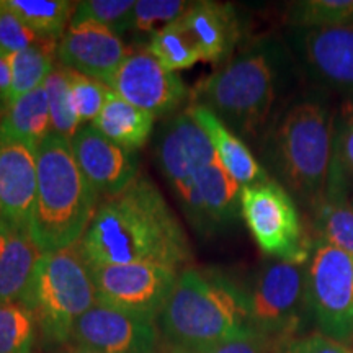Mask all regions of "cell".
I'll use <instances>...</instances> for the list:
<instances>
[{
  "mask_svg": "<svg viewBox=\"0 0 353 353\" xmlns=\"http://www.w3.org/2000/svg\"><path fill=\"white\" fill-rule=\"evenodd\" d=\"M157 165L169 183L187 182L203 167L218 161L205 130L187 110L170 114L156 139Z\"/></svg>",
  "mask_w": 353,
  "mask_h": 353,
  "instance_id": "2e32d148",
  "label": "cell"
},
{
  "mask_svg": "<svg viewBox=\"0 0 353 353\" xmlns=\"http://www.w3.org/2000/svg\"><path fill=\"white\" fill-rule=\"evenodd\" d=\"M130 50L113 30L83 21L69 25L57 44V59L63 68L108 83Z\"/></svg>",
  "mask_w": 353,
  "mask_h": 353,
  "instance_id": "e0dca14e",
  "label": "cell"
},
{
  "mask_svg": "<svg viewBox=\"0 0 353 353\" xmlns=\"http://www.w3.org/2000/svg\"><path fill=\"white\" fill-rule=\"evenodd\" d=\"M37 161L38 190L30 234L43 254H51L82 239L99 206V195L64 136L48 134L38 144Z\"/></svg>",
  "mask_w": 353,
  "mask_h": 353,
  "instance_id": "5b68a950",
  "label": "cell"
},
{
  "mask_svg": "<svg viewBox=\"0 0 353 353\" xmlns=\"http://www.w3.org/2000/svg\"><path fill=\"white\" fill-rule=\"evenodd\" d=\"M288 64L281 44L259 39L198 82L192 103L210 108L241 139L263 136L286 85Z\"/></svg>",
  "mask_w": 353,
  "mask_h": 353,
  "instance_id": "7a4b0ae2",
  "label": "cell"
},
{
  "mask_svg": "<svg viewBox=\"0 0 353 353\" xmlns=\"http://www.w3.org/2000/svg\"><path fill=\"white\" fill-rule=\"evenodd\" d=\"M68 353H97V352H92V350H83V348H76V350L68 352Z\"/></svg>",
  "mask_w": 353,
  "mask_h": 353,
  "instance_id": "ab89813d",
  "label": "cell"
},
{
  "mask_svg": "<svg viewBox=\"0 0 353 353\" xmlns=\"http://www.w3.org/2000/svg\"><path fill=\"white\" fill-rule=\"evenodd\" d=\"M278 347L275 342L250 329L247 332L221 342L218 345L208 348L203 353H276Z\"/></svg>",
  "mask_w": 353,
  "mask_h": 353,
  "instance_id": "d590c367",
  "label": "cell"
},
{
  "mask_svg": "<svg viewBox=\"0 0 353 353\" xmlns=\"http://www.w3.org/2000/svg\"><path fill=\"white\" fill-rule=\"evenodd\" d=\"M159 325L174 347L206 352L252 329L249 296L219 273L187 268L159 314Z\"/></svg>",
  "mask_w": 353,
  "mask_h": 353,
  "instance_id": "277c9868",
  "label": "cell"
},
{
  "mask_svg": "<svg viewBox=\"0 0 353 353\" xmlns=\"http://www.w3.org/2000/svg\"><path fill=\"white\" fill-rule=\"evenodd\" d=\"M12 70H10V56L0 51V113L7 108L8 94H10Z\"/></svg>",
  "mask_w": 353,
  "mask_h": 353,
  "instance_id": "74e56055",
  "label": "cell"
},
{
  "mask_svg": "<svg viewBox=\"0 0 353 353\" xmlns=\"http://www.w3.org/2000/svg\"><path fill=\"white\" fill-rule=\"evenodd\" d=\"M43 87L46 90L48 105H50L52 132L72 139L76 132L81 130L82 123L72 107V101H70L69 82L63 65H56Z\"/></svg>",
  "mask_w": 353,
  "mask_h": 353,
  "instance_id": "4dcf8cb0",
  "label": "cell"
},
{
  "mask_svg": "<svg viewBox=\"0 0 353 353\" xmlns=\"http://www.w3.org/2000/svg\"><path fill=\"white\" fill-rule=\"evenodd\" d=\"M188 112L192 113V117L195 118L198 125L208 134L221 165L229 172V175L241 187L262 183L270 179L268 172L255 159L249 145L236 132L229 130L210 108L198 103H192L188 107Z\"/></svg>",
  "mask_w": 353,
  "mask_h": 353,
  "instance_id": "44dd1931",
  "label": "cell"
},
{
  "mask_svg": "<svg viewBox=\"0 0 353 353\" xmlns=\"http://www.w3.org/2000/svg\"><path fill=\"white\" fill-rule=\"evenodd\" d=\"M352 353H353V352H352Z\"/></svg>",
  "mask_w": 353,
  "mask_h": 353,
  "instance_id": "b9f144b4",
  "label": "cell"
},
{
  "mask_svg": "<svg viewBox=\"0 0 353 353\" xmlns=\"http://www.w3.org/2000/svg\"><path fill=\"white\" fill-rule=\"evenodd\" d=\"M250 325L278 347L293 341L309 314L306 268L281 262L262 268L249 294Z\"/></svg>",
  "mask_w": 353,
  "mask_h": 353,
  "instance_id": "9c48e42d",
  "label": "cell"
},
{
  "mask_svg": "<svg viewBox=\"0 0 353 353\" xmlns=\"http://www.w3.org/2000/svg\"><path fill=\"white\" fill-rule=\"evenodd\" d=\"M56 56L57 44L46 41L33 44V46L10 56L12 83L8 105L43 87L50 74L56 69Z\"/></svg>",
  "mask_w": 353,
  "mask_h": 353,
  "instance_id": "d4e9b609",
  "label": "cell"
},
{
  "mask_svg": "<svg viewBox=\"0 0 353 353\" xmlns=\"http://www.w3.org/2000/svg\"><path fill=\"white\" fill-rule=\"evenodd\" d=\"M41 257L28 229L0 221V304H21Z\"/></svg>",
  "mask_w": 353,
  "mask_h": 353,
  "instance_id": "ffe728a7",
  "label": "cell"
},
{
  "mask_svg": "<svg viewBox=\"0 0 353 353\" xmlns=\"http://www.w3.org/2000/svg\"><path fill=\"white\" fill-rule=\"evenodd\" d=\"M97 299L105 306L156 319L175 288L176 268L157 263L90 267Z\"/></svg>",
  "mask_w": 353,
  "mask_h": 353,
  "instance_id": "30bf717a",
  "label": "cell"
},
{
  "mask_svg": "<svg viewBox=\"0 0 353 353\" xmlns=\"http://www.w3.org/2000/svg\"><path fill=\"white\" fill-rule=\"evenodd\" d=\"M353 185V99L342 103L332 120V156L325 192L348 195Z\"/></svg>",
  "mask_w": 353,
  "mask_h": 353,
  "instance_id": "4316f807",
  "label": "cell"
},
{
  "mask_svg": "<svg viewBox=\"0 0 353 353\" xmlns=\"http://www.w3.org/2000/svg\"><path fill=\"white\" fill-rule=\"evenodd\" d=\"M241 216L263 254L288 263L307 262L312 242L307 239L293 196L276 180L242 187Z\"/></svg>",
  "mask_w": 353,
  "mask_h": 353,
  "instance_id": "52a82bcc",
  "label": "cell"
},
{
  "mask_svg": "<svg viewBox=\"0 0 353 353\" xmlns=\"http://www.w3.org/2000/svg\"><path fill=\"white\" fill-rule=\"evenodd\" d=\"M332 120L324 101L304 97L278 114L262 138V157L275 176L273 180L311 213L325 195Z\"/></svg>",
  "mask_w": 353,
  "mask_h": 353,
  "instance_id": "3957f363",
  "label": "cell"
},
{
  "mask_svg": "<svg viewBox=\"0 0 353 353\" xmlns=\"http://www.w3.org/2000/svg\"><path fill=\"white\" fill-rule=\"evenodd\" d=\"M132 7H134L132 0H82L76 2L70 25L92 21L107 26L120 37Z\"/></svg>",
  "mask_w": 353,
  "mask_h": 353,
  "instance_id": "836d02e7",
  "label": "cell"
},
{
  "mask_svg": "<svg viewBox=\"0 0 353 353\" xmlns=\"http://www.w3.org/2000/svg\"><path fill=\"white\" fill-rule=\"evenodd\" d=\"M190 6L192 2L183 0H138L128 17L123 33L149 34L151 39L162 28L182 19Z\"/></svg>",
  "mask_w": 353,
  "mask_h": 353,
  "instance_id": "f546056e",
  "label": "cell"
},
{
  "mask_svg": "<svg viewBox=\"0 0 353 353\" xmlns=\"http://www.w3.org/2000/svg\"><path fill=\"white\" fill-rule=\"evenodd\" d=\"M291 28L353 25V0H301L286 8Z\"/></svg>",
  "mask_w": 353,
  "mask_h": 353,
  "instance_id": "f1b7e54d",
  "label": "cell"
},
{
  "mask_svg": "<svg viewBox=\"0 0 353 353\" xmlns=\"http://www.w3.org/2000/svg\"><path fill=\"white\" fill-rule=\"evenodd\" d=\"M312 216L314 231L319 236L317 241L353 257V206L345 193L325 192Z\"/></svg>",
  "mask_w": 353,
  "mask_h": 353,
  "instance_id": "484cf974",
  "label": "cell"
},
{
  "mask_svg": "<svg viewBox=\"0 0 353 353\" xmlns=\"http://www.w3.org/2000/svg\"><path fill=\"white\" fill-rule=\"evenodd\" d=\"M162 353H203V352H198V350H190V348H182V347H174L169 348V350L162 352Z\"/></svg>",
  "mask_w": 353,
  "mask_h": 353,
  "instance_id": "f35d334b",
  "label": "cell"
},
{
  "mask_svg": "<svg viewBox=\"0 0 353 353\" xmlns=\"http://www.w3.org/2000/svg\"><path fill=\"white\" fill-rule=\"evenodd\" d=\"M37 321L21 304H0V353H32Z\"/></svg>",
  "mask_w": 353,
  "mask_h": 353,
  "instance_id": "1f68e13d",
  "label": "cell"
},
{
  "mask_svg": "<svg viewBox=\"0 0 353 353\" xmlns=\"http://www.w3.org/2000/svg\"><path fill=\"white\" fill-rule=\"evenodd\" d=\"M156 118L110 90L108 99L92 126L105 138L130 152L139 151L151 138Z\"/></svg>",
  "mask_w": 353,
  "mask_h": 353,
  "instance_id": "7402d4cb",
  "label": "cell"
},
{
  "mask_svg": "<svg viewBox=\"0 0 353 353\" xmlns=\"http://www.w3.org/2000/svg\"><path fill=\"white\" fill-rule=\"evenodd\" d=\"M144 50L170 72L190 69L201 61L195 43L179 21L154 34Z\"/></svg>",
  "mask_w": 353,
  "mask_h": 353,
  "instance_id": "83f0119b",
  "label": "cell"
},
{
  "mask_svg": "<svg viewBox=\"0 0 353 353\" xmlns=\"http://www.w3.org/2000/svg\"><path fill=\"white\" fill-rule=\"evenodd\" d=\"M70 145L82 174L101 200L120 195L139 176L134 152L105 138L92 125L81 126Z\"/></svg>",
  "mask_w": 353,
  "mask_h": 353,
  "instance_id": "9a60e30c",
  "label": "cell"
},
{
  "mask_svg": "<svg viewBox=\"0 0 353 353\" xmlns=\"http://www.w3.org/2000/svg\"><path fill=\"white\" fill-rule=\"evenodd\" d=\"M37 190V145L0 139V221L30 231Z\"/></svg>",
  "mask_w": 353,
  "mask_h": 353,
  "instance_id": "ac0fdd59",
  "label": "cell"
},
{
  "mask_svg": "<svg viewBox=\"0 0 353 353\" xmlns=\"http://www.w3.org/2000/svg\"><path fill=\"white\" fill-rule=\"evenodd\" d=\"M179 23L195 43L201 61L224 64L242 38V21L231 3L193 2Z\"/></svg>",
  "mask_w": 353,
  "mask_h": 353,
  "instance_id": "d6986e66",
  "label": "cell"
},
{
  "mask_svg": "<svg viewBox=\"0 0 353 353\" xmlns=\"http://www.w3.org/2000/svg\"><path fill=\"white\" fill-rule=\"evenodd\" d=\"M99 303L92 272L77 244L43 254L21 306L32 312L43 337L70 341L74 324Z\"/></svg>",
  "mask_w": 353,
  "mask_h": 353,
  "instance_id": "8992f818",
  "label": "cell"
},
{
  "mask_svg": "<svg viewBox=\"0 0 353 353\" xmlns=\"http://www.w3.org/2000/svg\"><path fill=\"white\" fill-rule=\"evenodd\" d=\"M79 249L88 267L157 263L179 268L192 260L179 218L157 185L144 175L120 195L99 203Z\"/></svg>",
  "mask_w": 353,
  "mask_h": 353,
  "instance_id": "6da1fadb",
  "label": "cell"
},
{
  "mask_svg": "<svg viewBox=\"0 0 353 353\" xmlns=\"http://www.w3.org/2000/svg\"><path fill=\"white\" fill-rule=\"evenodd\" d=\"M107 85L154 118L174 114L188 97L182 79L167 70L145 50L130 52Z\"/></svg>",
  "mask_w": 353,
  "mask_h": 353,
  "instance_id": "7c38bea8",
  "label": "cell"
},
{
  "mask_svg": "<svg viewBox=\"0 0 353 353\" xmlns=\"http://www.w3.org/2000/svg\"><path fill=\"white\" fill-rule=\"evenodd\" d=\"M276 353H352L347 345L317 332L293 339L278 348Z\"/></svg>",
  "mask_w": 353,
  "mask_h": 353,
  "instance_id": "8d00e7d4",
  "label": "cell"
},
{
  "mask_svg": "<svg viewBox=\"0 0 353 353\" xmlns=\"http://www.w3.org/2000/svg\"><path fill=\"white\" fill-rule=\"evenodd\" d=\"M306 301L321 334L348 347L353 342V257L314 242L306 267Z\"/></svg>",
  "mask_w": 353,
  "mask_h": 353,
  "instance_id": "ba28073f",
  "label": "cell"
},
{
  "mask_svg": "<svg viewBox=\"0 0 353 353\" xmlns=\"http://www.w3.org/2000/svg\"><path fill=\"white\" fill-rule=\"evenodd\" d=\"M286 39L312 82L353 99V25L291 28Z\"/></svg>",
  "mask_w": 353,
  "mask_h": 353,
  "instance_id": "8fae6325",
  "label": "cell"
},
{
  "mask_svg": "<svg viewBox=\"0 0 353 353\" xmlns=\"http://www.w3.org/2000/svg\"><path fill=\"white\" fill-rule=\"evenodd\" d=\"M52 132L44 87L21 97L0 113V139L37 145Z\"/></svg>",
  "mask_w": 353,
  "mask_h": 353,
  "instance_id": "603a6c76",
  "label": "cell"
},
{
  "mask_svg": "<svg viewBox=\"0 0 353 353\" xmlns=\"http://www.w3.org/2000/svg\"><path fill=\"white\" fill-rule=\"evenodd\" d=\"M7 3L41 41L56 44L68 32L76 8L70 0H7Z\"/></svg>",
  "mask_w": 353,
  "mask_h": 353,
  "instance_id": "cb8c5ba5",
  "label": "cell"
},
{
  "mask_svg": "<svg viewBox=\"0 0 353 353\" xmlns=\"http://www.w3.org/2000/svg\"><path fill=\"white\" fill-rule=\"evenodd\" d=\"M172 188L190 224L203 236L231 226L239 218L242 187L221 165L219 159Z\"/></svg>",
  "mask_w": 353,
  "mask_h": 353,
  "instance_id": "4fadbf2b",
  "label": "cell"
},
{
  "mask_svg": "<svg viewBox=\"0 0 353 353\" xmlns=\"http://www.w3.org/2000/svg\"><path fill=\"white\" fill-rule=\"evenodd\" d=\"M352 206H353V196H352Z\"/></svg>",
  "mask_w": 353,
  "mask_h": 353,
  "instance_id": "60d3db41",
  "label": "cell"
},
{
  "mask_svg": "<svg viewBox=\"0 0 353 353\" xmlns=\"http://www.w3.org/2000/svg\"><path fill=\"white\" fill-rule=\"evenodd\" d=\"M65 76L69 82L70 101H72L79 120L81 123L94 121L108 99L110 87L107 83L83 76L76 70L65 69Z\"/></svg>",
  "mask_w": 353,
  "mask_h": 353,
  "instance_id": "d6a6232c",
  "label": "cell"
},
{
  "mask_svg": "<svg viewBox=\"0 0 353 353\" xmlns=\"http://www.w3.org/2000/svg\"><path fill=\"white\" fill-rule=\"evenodd\" d=\"M38 43L41 39L8 7L7 0H0V51L12 56Z\"/></svg>",
  "mask_w": 353,
  "mask_h": 353,
  "instance_id": "e575fe53",
  "label": "cell"
},
{
  "mask_svg": "<svg viewBox=\"0 0 353 353\" xmlns=\"http://www.w3.org/2000/svg\"><path fill=\"white\" fill-rule=\"evenodd\" d=\"M70 341L97 353H154L159 332L152 319L97 303L76 321Z\"/></svg>",
  "mask_w": 353,
  "mask_h": 353,
  "instance_id": "5bb4252c",
  "label": "cell"
}]
</instances>
